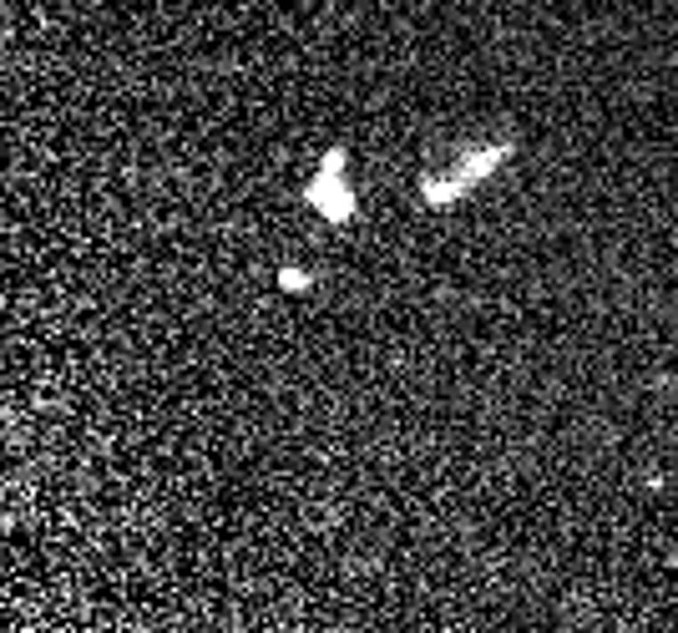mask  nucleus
<instances>
[{"instance_id":"f257e3e1","label":"nucleus","mask_w":678,"mask_h":633,"mask_svg":"<svg viewBox=\"0 0 678 633\" xmlns=\"http://www.w3.org/2000/svg\"><path fill=\"white\" fill-rule=\"evenodd\" d=\"M511 158H517V137L456 147V158H451V162L421 173V203H426V208H456L466 193H476L486 177H496V173H502V162H511Z\"/></svg>"},{"instance_id":"f03ea898","label":"nucleus","mask_w":678,"mask_h":633,"mask_svg":"<svg viewBox=\"0 0 678 633\" xmlns=\"http://www.w3.org/2000/svg\"><path fill=\"white\" fill-rule=\"evenodd\" d=\"M349 147L334 143L324 158H319V168L309 173V183H304V203L314 208L324 223H334V228H345L355 213H360V193H355V183H349Z\"/></svg>"},{"instance_id":"7ed1b4c3","label":"nucleus","mask_w":678,"mask_h":633,"mask_svg":"<svg viewBox=\"0 0 678 633\" xmlns=\"http://www.w3.org/2000/svg\"><path fill=\"white\" fill-rule=\"evenodd\" d=\"M274 284L284 289V294H304V289H314V269H299V264H284V269L274 274Z\"/></svg>"}]
</instances>
